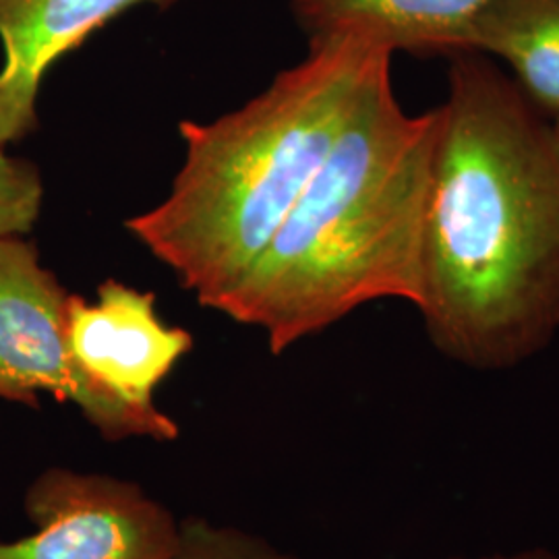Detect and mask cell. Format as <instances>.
Wrapping results in <instances>:
<instances>
[{"mask_svg": "<svg viewBox=\"0 0 559 559\" xmlns=\"http://www.w3.org/2000/svg\"><path fill=\"white\" fill-rule=\"evenodd\" d=\"M448 59L417 311L445 359L503 371L559 334V145L493 59Z\"/></svg>", "mask_w": 559, "mask_h": 559, "instance_id": "6da1fadb", "label": "cell"}, {"mask_svg": "<svg viewBox=\"0 0 559 559\" xmlns=\"http://www.w3.org/2000/svg\"><path fill=\"white\" fill-rule=\"evenodd\" d=\"M438 131V106L406 112L383 71L218 311L261 328L280 355L367 302L417 307Z\"/></svg>", "mask_w": 559, "mask_h": 559, "instance_id": "7a4b0ae2", "label": "cell"}, {"mask_svg": "<svg viewBox=\"0 0 559 559\" xmlns=\"http://www.w3.org/2000/svg\"><path fill=\"white\" fill-rule=\"evenodd\" d=\"M392 52L353 38L313 41L299 64L212 122L182 120L185 162L166 200L124 228L207 309H221L332 150Z\"/></svg>", "mask_w": 559, "mask_h": 559, "instance_id": "3957f363", "label": "cell"}, {"mask_svg": "<svg viewBox=\"0 0 559 559\" xmlns=\"http://www.w3.org/2000/svg\"><path fill=\"white\" fill-rule=\"evenodd\" d=\"M71 293L25 237H0V400L34 411L41 394L71 402L106 441L179 440V423L112 399L78 367L67 342Z\"/></svg>", "mask_w": 559, "mask_h": 559, "instance_id": "277c9868", "label": "cell"}, {"mask_svg": "<svg viewBox=\"0 0 559 559\" xmlns=\"http://www.w3.org/2000/svg\"><path fill=\"white\" fill-rule=\"evenodd\" d=\"M36 533L0 543V559H170L180 522L135 480L55 466L25 491Z\"/></svg>", "mask_w": 559, "mask_h": 559, "instance_id": "5b68a950", "label": "cell"}, {"mask_svg": "<svg viewBox=\"0 0 559 559\" xmlns=\"http://www.w3.org/2000/svg\"><path fill=\"white\" fill-rule=\"evenodd\" d=\"M67 342L87 380L140 411H156L154 394L185 355L193 336L168 325L156 311V295L119 280L98 286V300L71 295Z\"/></svg>", "mask_w": 559, "mask_h": 559, "instance_id": "8992f818", "label": "cell"}, {"mask_svg": "<svg viewBox=\"0 0 559 559\" xmlns=\"http://www.w3.org/2000/svg\"><path fill=\"white\" fill-rule=\"evenodd\" d=\"M179 0H0V147L38 131V96L48 71L122 13Z\"/></svg>", "mask_w": 559, "mask_h": 559, "instance_id": "52a82bcc", "label": "cell"}, {"mask_svg": "<svg viewBox=\"0 0 559 559\" xmlns=\"http://www.w3.org/2000/svg\"><path fill=\"white\" fill-rule=\"evenodd\" d=\"M313 41L353 38L417 57L471 50L473 27L489 0H286Z\"/></svg>", "mask_w": 559, "mask_h": 559, "instance_id": "ba28073f", "label": "cell"}, {"mask_svg": "<svg viewBox=\"0 0 559 559\" xmlns=\"http://www.w3.org/2000/svg\"><path fill=\"white\" fill-rule=\"evenodd\" d=\"M471 50L506 62L526 100L559 119V0H489Z\"/></svg>", "mask_w": 559, "mask_h": 559, "instance_id": "9c48e42d", "label": "cell"}, {"mask_svg": "<svg viewBox=\"0 0 559 559\" xmlns=\"http://www.w3.org/2000/svg\"><path fill=\"white\" fill-rule=\"evenodd\" d=\"M170 559H300L272 543L240 531L191 516L180 520L179 545Z\"/></svg>", "mask_w": 559, "mask_h": 559, "instance_id": "30bf717a", "label": "cell"}, {"mask_svg": "<svg viewBox=\"0 0 559 559\" xmlns=\"http://www.w3.org/2000/svg\"><path fill=\"white\" fill-rule=\"evenodd\" d=\"M44 203V180L34 162L9 156L0 147V237H25L34 230Z\"/></svg>", "mask_w": 559, "mask_h": 559, "instance_id": "8fae6325", "label": "cell"}, {"mask_svg": "<svg viewBox=\"0 0 559 559\" xmlns=\"http://www.w3.org/2000/svg\"><path fill=\"white\" fill-rule=\"evenodd\" d=\"M450 559H559L558 554L543 549V547H533V549H524L516 554H489V556H479V558H450Z\"/></svg>", "mask_w": 559, "mask_h": 559, "instance_id": "7c38bea8", "label": "cell"}, {"mask_svg": "<svg viewBox=\"0 0 559 559\" xmlns=\"http://www.w3.org/2000/svg\"><path fill=\"white\" fill-rule=\"evenodd\" d=\"M551 127H554V133H556V141H558L559 145V119L554 120V122H551Z\"/></svg>", "mask_w": 559, "mask_h": 559, "instance_id": "4fadbf2b", "label": "cell"}]
</instances>
